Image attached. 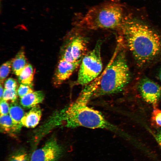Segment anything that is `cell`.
<instances>
[{
    "instance_id": "obj_6",
    "label": "cell",
    "mask_w": 161,
    "mask_h": 161,
    "mask_svg": "<svg viewBox=\"0 0 161 161\" xmlns=\"http://www.w3.org/2000/svg\"><path fill=\"white\" fill-rule=\"evenodd\" d=\"M63 152L62 146L56 139L52 137L42 147L35 150L31 153L30 161H59Z\"/></svg>"
},
{
    "instance_id": "obj_2",
    "label": "cell",
    "mask_w": 161,
    "mask_h": 161,
    "mask_svg": "<svg viewBox=\"0 0 161 161\" xmlns=\"http://www.w3.org/2000/svg\"><path fill=\"white\" fill-rule=\"evenodd\" d=\"M137 64L143 66L161 52V38L153 29L141 21L124 17L119 28Z\"/></svg>"
},
{
    "instance_id": "obj_12",
    "label": "cell",
    "mask_w": 161,
    "mask_h": 161,
    "mask_svg": "<svg viewBox=\"0 0 161 161\" xmlns=\"http://www.w3.org/2000/svg\"><path fill=\"white\" fill-rule=\"evenodd\" d=\"M0 126L1 132L11 134L19 131L21 128L15 124L8 114L0 115Z\"/></svg>"
},
{
    "instance_id": "obj_24",
    "label": "cell",
    "mask_w": 161,
    "mask_h": 161,
    "mask_svg": "<svg viewBox=\"0 0 161 161\" xmlns=\"http://www.w3.org/2000/svg\"><path fill=\"white\" fill-rule=\"evenodd\" d=\"M4 89L3 87V86L2 85H1V84L0 83V100L2 99L4 92Z\"/></svg>"
},
{
    "instance_id": "obj_11",
    "label": "cell",
    "mask_w": 161,
    "mask_h": 161,
    "mask_svg": "<svg viewBox=\"0 0 161 161\" xmlns=\"http://www.w3.org/2000/svg\"><path fill=\"white\" fill-rule=\"evenodd\" d=\"M44 98V95L43 92H33L21 98L20 103L24 108L30 109L41 103Z\"/></svg>"
},
{
    "instance_id": "obj_10",
    "label": "cell",
    "mask_w": 161,
    "mask_h": 161,
    "mask_svg": "<svg viewBox=\"0 0 161 161\" xmlns=\"http://www.w3.org/2000/svg\"><path fill=\"white\" fill-rule=\"evenodd\" d=\"M42 116V111L37 105L25 113L21 120L22 126L27 128H34L38 124Z\"/></svg>"
},
{
    "instance_id": "obj_8",
    "label": "cell",
    "mask_w": 161,
    "mask_h": 161,
    "mask_svg": "<svg viewBox=\"0 0 161 161\" xmlns=\"http://www.w3.org/2000/svg\"><path fill=\"white\" fill-rule=\"evenodd\" d=\"M70 38L67 43L73 59L75 61L81 60L87 53V38L79 34L74 35Z\"/></svg>"
},
{
    "instance_id": "obj_19",
    "label": "cell",
    "mask_w": 161,
    "mask_h": 161,
    "mask_svg": "<svg viewBox=\"0 0 161 161\" xmlns=\"http://www.w3.org/2000/svg\"><path fill=\"white\" fill-rule=\"evenodd\" d=\"M151 119L156 126L161 127V110L157 107L154 108L152 113Z\"/></svg>"
},
{
    "instance_id": "obj_9",
    "label": "cell",
    "mask_w": 161,
    "mask_h": 161,
    "mask_svg": "<svg viewBox=\"0 0 161 161\" xmlns=\"http://www.w3.org/2000/svg\"><path fill=\"white\" fill-rule=\"evenodd\" d=\"M82 60L70 62L60 59L54 74V80L55 83L60 84L69 78L75 69L80 66Z\"/></svg>"
},
{
    "instance_id": "obj_3",
    "label": "cell",
    "mask_w": 161,
    "mask_h": 161,
    "mask_svg": "<svg viewBox=\"0 0 161 161\" xmlns=\"http://www.w3.org/2000/svg\"><path fill=\"white\" fill-rule=\"evenodd\" d=\"M131 76L125 53L120 51L103 73L92 81L95 89L92 97L120 92L129 83Z\"/></svg>"
},
{
    "instance_id": "obj_18",
    "label": "cell",
    "mask_w": 161,
    "mask_h": 161,
    "mask_svg": "<svg viewBox=\"0 0 161 161\" xmlns=\"http://www.w3.org/2000/svg\"><path fill=\"white\" fill-rule=\"evenodd\" d=\"M17 89H4L1 99L7 101L11 100L12 102H14L16 101L17 99Z\"/></svg>"
},
{
    "instance_id": "obj_16",
    "label": "cell",
    "mask_w": 161,
    "mask_h": 161,
    "mask_svg": "<svg viewBox=\"0 0 161 161\" xmlns=\"http://www.w3.org/2000/svg\"><path fill=\"white\" fill-rule=\"evenodd\" d=\"M31 155L24 148L14 151L9 155L8 161H30Z\"/></svg>"
},
{
    "instance_id": "obj_23",
    "label": "cell",
    "mask_w": 161,
    "mask_h": 161,
    "mask_svg": "<svg viewBox=\"0 0 161 161\" xmlns=\"http://www.w3.org/2000/svg\"><path fill=\"white\" fill-rule=\"evenodd\" d=\"M155 138L161 149V129L156 134Z\"/></svg>"
},
{
    "instance_id": "obj_5",
    "label": "cell",
    "mask_w": 161,
    "mask_h": 161,
    "mask_svg": "<svg viewBox=\"0 0 161 161\" xmlns=\"http://www.w3.org/2000/svg\"><path fill=\"white\" fill-rule=\"evenodd\" d=\"M102 42L98 41L93 49L83 58L75 84L85 86L100 75L103 69L101 51Z\"/></svg>"
},
{
    "instance_id": "obj_21",
    "label": "cell",
    "mask_w": 161,
    "mask_h": 161,
    "mask_svg": "<svg viewBox=\"0 0 161 161\" xmlns=\"http://www.w3.org/2000/svg\"><path fill=\"white\" fill-rule=\"evenodd\" d=\"M0 100V115L8 114L9 112L10 106L7 101L3 99Z\"/></svg>"
},
{
    "instance_id": "obj_25",
    "label": "cell",
    "mask_w": 161,
    "mask_h": 161,
    "mask_svg": "<svg viewBox=\"0 0 161 161\" xmlns=\"http://www.w3.org/2000/svg\"><path fill=\"white\" fill-rule=\"evenodd\" d=\"M158 77H159V79H160V80L161 81V69L159 72V73L158 74Z\"/></svg>"
},
{
    "instance_id": "obj_22",
    "label": "cell",
    "mask_w": 161,
    "mask_h": 161,
    "mask_svg": "<svg viewBox=\"0 0 161 161\" xmlns=\"http://www.w3.org/2000/svg\"><path fill=\"white\" fill-rule=\"evenodd\" d=\"M4 87V89H17V83L16 80L13 78H8L5 82Z\"/></svg>"
},
{
    "instance_id": "obj_13",
    "label": "cell",
    "mask_w": 161,
    "mask_h": 161,
    "mask_svg": "<svg viewBox=\"0 0 161 161\" xmlns=\"http://www.w3.org/2000/svg\"><path fill=\"white\" fill-rule=\"evenodd\" d=\"M28 64L23 51L18 52L12 60V69L14 73L18 76Z\"/></svg>"
},
{
    "instance_id": "obj_17",
    "label": "cell",
    "mask_w": 161,
    "mask_h": 161,
    "mask_svg": "<svg viewBox=\"0 0 161 161\" xmlns=\"http://www.w3.org/2000/svg\"><path fill=\"white\" fill-rule=\"evenodd\" d=\"M12 68V60L6 61L1 66L0 69V83H3L8 75Z\"/></svg>"
},
{
    "instance_id": "obj_14",
    "label": "cell",
    "mask_w": 161,
    "mask_h": 161,
    "mask_svg": "<svg viewBox=\"0 0 161 161\" xmlns=\"http://www.w3.org/2000/svg\"><path fill=\"white\" fill-rule=\"evenodd\" d=\"M9 114L13 122L21 127V120L25 113L22 107L16 101L10 104Z\"/></svg>"
},
{
    "instance_id": "obj_1",
    "label": "cell",
    "mask_w": 161,
    "mask_h": 161,
    "mask_svg": "<svg viewBox=\"0 0 161 161\" xmlns=\"http://www.w3.org/2000/svg\"><path fill=\"white\" fill-rule=\"evenodd\" d=\"M95 90L90 84L85 86L75 101L57 112L46 125L71 128L83 127L105 129L116 131L117 128L106 120L100 112L87 105Z\"/></svg>"
},
{
    "instance_id": "obj_20",
    "label": "cell",
    "mask_w": 161,
    "mask_h": 161,
    "mask_svg": "<svg viewBox=\"0 0 161 161\" xmlns=\"http://www.w3.org/2000/svg\"><path fill=\"white\" fill-rule=\"evenodd\" d=\"M33 92L32 85L22 83L20 84L17 90L18 95L20 98Z\"/></svg>"
},
{
    "instance_id": "obj_7",
    "label": "cell",
    "mask_w": 161,
    "mask_h": 161,
    "mask_svg": "<svg viewBox=\"0 0 161 161\" xmlns=\"http://www.w3.org/2000/svg\"><path fill=\"white\" fill-rule=\"evenodd\" d=\"M139 89L143 99L156 108L161 97V86L146 78L142 79L139 84Z\"/></svg>"
},
{
    "instance_id": "obj_15",
    "label": "cell",
    "mask_w": 161,
    "mask_h": 161,
    "mask_svg": "<svg viewBox=\"0 0 161 161\" xmlns=\"http://www.w3.org/2000/svg\"><path fill=\"white\" fill-rule=\"evenodd\" d=\"M35 72L32 66L28 64L18 76V80L21 83L32 85Z\"/></svg>"
},
{
    "instance_id": "obj_4",
    "label": "cell",
    "mask_w": 161,
    "mask_h": 161,
    "mask_svg": "<svg viewBox=\"0 0 161 161\" xmlns=\"http://www.w3.org/2000/svg\"><path fill=\"white\" fill-rule=\"evenodd\" d=\"M124 18L122 5L112 1L91 8L80 23L90 29L113 30L120 28Z\"/></svg>"
}]
</instances>
